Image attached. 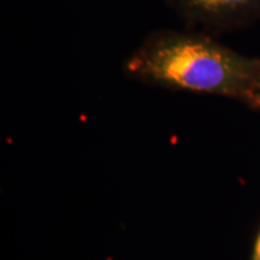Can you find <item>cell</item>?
Segmentation results:
<instances>
[{"label":"cell","mask_w":260,"mask_h":260,"mask_svg":"<svg viewBox=\"0 0 260 260\" xmlns=\"http://www.w3.org/2000/svg\"><path fill=\"white\" fill-rule=\"evenodd\" d=\"M255 259L260 260V235H259L258 240H256V243H255Z\"/></svg>","instance_id":"cell-3"},{"label":"cell","mask_w":260,"mask_h":260,"mask_svg":"<svg viewBox=\"0 0 260 260\" xmlns=\"http://www.w3.org/2000/svg\"><path fill=\"white\" fill-rule=\"evenodd\" d=\"M130 76L168 88L197 93H234L249 80L245 63L209 39L160 31L142 42L125 63Z\"/></svg>","instance_id":"cell-1"},{"label":"cell","mask_w":260,"mask_h":260,"mask_svg":"<svg viewBox=\"0 0 260 260\" xmlns=\"http://www.w3.org/2000/svg\"><path fill=\"white\" fill-rule=\"evenodd\" d=\"M188 17L213 18L245 10L259 0H174Z\"/></svg>","instance_id":"cell-2"}]
</instances>
